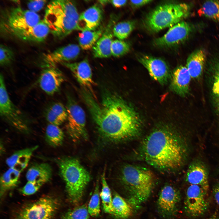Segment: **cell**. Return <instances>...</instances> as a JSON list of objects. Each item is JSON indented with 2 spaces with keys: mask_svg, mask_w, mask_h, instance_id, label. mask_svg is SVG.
<instances>
[{
  "mask_svg": "<svg viewBox=\"0 0 219 219\" xmlns=\"http://www.w3.org/2000/svg\"><path fill=\"white\" fill-rule=\"evenodd\" d=\"M81 93L98 132L105 141L119 142L140 133L143 124L139 115L119 95L106 91L99 103L85 90H82Z\"/></svg>",
  "mask_w": 219,
  "mask_h": 219,
  "instance_id": "obj_1",
  "label": "cell"
},
{
  "mask_svg": "<svg viewBox=\"0 0 219 219\" xmlns=\"http://www.w3.org/2000/svg\"><path fill=\"white\" fill-rule=\"evenodd\" d=\"M142 158L160 170H175L182 168L188 157V143L180 134L170 127L154 130L143 140L140 148Z\"/></svg>",
  "mask_w": 219,
  "mask_h": 219,
  "instance_id": "obj_2",
  "label": "cell"
},
{
  "mask_svg": "<svg viewBox=\"0 0 219 219\" xmlns=\"http://www.w3.org/2000/svg\"><path fill=\"white\" fill-rule=\"evenodd\" d=\"M79 16L74 1L56 0L47 5L43 20L54 36L62 39L75 30H79Z\"/></svg>",
  "mask_w": 219,
  "mask_h": 219,
  "instance_id": "obj_3",
  "label": "cell"
},
{
  "mask_svg": "<svg viewBox=\"0 0 219 219\" xmlns=\"http://www.w3.org/2000/svg\"><path fill=\"white\" fill-rule=\"evenodd\" d=\"M120 181L129 194L128 201L139 206L148 200L155 184V177L149 169L141 166L127 164L121 169Z\"/></svg>",
  "mask_w": 219,
  "mask_h": 219,
  "instance_id": "obj_4",
  "label": "cell"
},
{
  "mask_svg": "<svg viewBox=\"0 0 219 219\" xmlns=\"http://www.w3.org/2000/svg\"><path fill=\"white\" fill-rule=\"evenodd\" d=\"M57 163L69 199L73 203H78L90 180V174L75 158H61L57 160Z\"/></svg>",
  "mask_w": 219,
  "mask_h": 219,
  "instance_id": "obj_5",
  "label": "cell"
},
{
  "mask_svg": "<svg viewBox=\"0 0 219 219\" xmlns=\"http://www.w3.org/2000/svg\"><path fill=\"white\" fill-rule=\"evenodd\" d=\"M189 12L190 7L186 3L164 4L155 8L146 16L144 25L149 32L157 33L182 21Z\"/></svg>",
  "mask_w": 219,
  "mask_h": 219,
  "instance_id": "obj_6",
  "label": "cell"
},
{
  "mask_svg": "<svg viewBox=\"0 0 219 219\" xmlns=\"http://www.w3.org/2000/svg\"><path fill=\"white\" fill-rule=\"evenodd\" d=\"M2 18L1 27L2 31L12 35L35 26L41 21L36 13L19 7L11 8L3 12Z\"/></svg>",
  "mask_w": 219,
  "mask_h": 219,
  "instance_id": "obj_7",
  "label": "cell"
},
{
  "mask_svg": "<svg viewBox=\"0 0 219 219\" xmlns=\"http://www.w3.org/2000/svg\"><path fill=\"white\" fill-rule=\"evenodd\" d=\"M0 113L2 118L15 129L23 133L30 129L24 114L12 102L6 89L4 77L0 76Z\"/></svg>",
  "mask_w": 219,
  "mask_h": 219,
  "instance_id": "obj_8",
  "label": "cell"
},
{
  "mask_svg": "<svg viewBox=\"0 0 219 219\" xmlns=\"http://www.w3.org/2000/svg\"><path fill=\"white\" fill-rule=\"evenodd\" d=\"M58 205L56 198L50 196L41 197L22 208L14 219H52Z\"/></svg>",
  "mask_w": 219,
  "mask_h": 219,
  "instance_id": "obj_9",
  "label": "cell"
},
{
  "mask_svg": "<svg viewBox=\"0 0 219 219\" xmlns=\"http://www.w3.org/2000/svg\"><path fill=\"white\" fill-rule=\"evenodd\" d=\"M66 129L74 141L88 139L86 128V116L82 108L70 96L67 97Z\"/></svg>",
  "mask_w": 219,
  "mask_h": 219,
  "instance_id": "obj_10",
  "label": "cell"
},
{
  "mask_svg": "<svg viewBox=\"0 0 219 219\" xmlns=\"http://www.w3.org/2000/svg\"><path fill=\"white\" fill-rule=\"evenodd\" d=\"M207 191L198 185H190L189 186L184 202L185 210L188 215L197 217L206 212L209 206Z\"/></svg>",
  "mask_w": 219,
  "mask_h": 219,
  "instance_id": "obj_11",
  "label": "cell"
},
{
  "mask_svg": "<svg viewBox=\"0 0 219 219\" xmlns=\"http://www.w3.org/2000/svg\"><path fill=\"white\" fill-rule=\"evenodd\" d=\"M193 30L191 24L182 21L170 27L163 36L155 39L154 44L160 47H168L176 46L186 39Z\"/></svg>",
  "mask_w": 219,
  "mask_h": 219,
  "instance_id": "obj_12",
  "label": "cell"
},
{
  "mask_svg": "<svg viewBox=\"0 0 219 219\" xmlns=\"http://www.w3.org/2000/svg\"><path fill=\"white\" fill-rule=\"evenodd\" d=\"M138 61L147 70L151 77L160 84H166L171 78L169 68L162 59L144 54H139Z\"/></svg>",
  "mask_w": 219,
  "mask_h": 219,
  "instance_id": "obj_13",
  "label": "cell"
},
{
  "mask_svg": "<svg viewBox=\"0 0 219 219\" xmlns=\"http://www.w3.org/2000/svg\"><path fill=\"white\" fill-rule=\"evenodd\" d=\"M38 83L40 88L47 94L52 96L59 90L64 80V76L56 66L43 67Z\"/></svg>",
  "mask_w": 219,
  "mask_h": 219,
  "instance_id": "obj_14",
  "label": "cell"
},
{
  "mask_svg": "<svg viewBox=\"0 0 219 219\" xmlns=\"http://www.w3.org/2000/svg\"><path fill=\"white\" fill-rule=\"evenodd\" d=\"M68 69L84 89L95 98L93 89L94 82L92 78V70L87 59L77 62H64L61 64Z\"/></svg>",
  "mask_w": 219,
  "mask_h": 219,
  "instance_id": "obj_15",
  "label": "cell"
},
{
  "mask_svg": "<svg viewBox=\"0 0 219 219\" xmlns=\"http://www.w3.org/2000/svg\"><path fill=\"white\" fill-rule=\"evenodd\" d=\"M80 52V47L76 44H69L60 47L43 56V68L56 66L58 64L69 62L77 59Z\"/></svg>",
  "mask_w": 219,
  "mask_h": 219,
  "instance_id": "obj_16",
  "label": "cell"
},
{
  "mask_svg": "<svg viewBox=\"0 0 219 219\" xmlns=\"http://www.w3.org/2000/svg\"><path fill=\"white\" fill-rule=\"evenodd\" d=\"M209 175V170L206 164L200 158H195L188 166L185 179L190 185L200 186L208 191Z\"/></svg>",
  "mask_w": 219,
  "mask_h": 219,
  "instance_id": "obj_17",
  "label": "cell"
},
{
  "mask_svg": "<svg viewBox=\"0 0 219 219\" xmlns=\"http://www.w3.org/2000/svg\"><path fill=\"white\" fill-rule=\"evenodd\" d=\"M117 19V17L115 15H112L110 16L102 36L92 48L95 57L106 58L112 55L111 47L114 36L113 29Z\"/></svg>",
  "mask_w": 219,
  "mask_h": 219,
  "instance_id": "obj_18",
  "label": "cell"
},
{
  "mask_svg": "<svg viewBox=\"0 0 219 219\" xmlns=\"http://www.w3.org/2000/svg\"><path fill=\"white\" fill-rule=\"evenodd\" d=\"M180 197L177 189L170 185H165L159 195L157 202L158 208L163 214L170 215L175 212Z\"/></svg>",
  "mask_w": 219,
  "mask_h": 219,
  "instance_id": "obj_19",
  "label": "cell"
},
{
  "mask_svg": "<svg viewBox=\"0 0 219 219\" xmlns=\"http://www.w3.org/2000/svg\"><path fill=\"white\" fill-rule=\"evenodd\" d=\"M103 15V10L100 4H96L89 7L79 15V30L97 29L102 22Z\"/></svg>",
  "mask_w": 219,
  "mask_h": 219,
  "instance_id": "obj_20",
  "label": "cell"
},
{
  "mask_svg": "<svg viewBox=\"0 0 219 219\" xmlns=\"http://www.w3.org/2000/svg\"><path fill=\"white\" fill-rule=\"evenodd\" d=\"M191 78L186 67L183 65L178 66L171 74V89L181 96H186L189 92Z\"/></svg>",
  "mask_w": 219,
  "mask_h": 219,
  "instance_id": "obj_21",
  "label": "cell"
},
{
  "mask_svg": "<svg viewBox=\"0 0 219 219\" xmlns=\"http://www.w3.org/2000/svg\"><path fill=\"white\" fill-rule=\"evenodd\" d=\"M50 32L47 24L43 20H41L35 26L17 32L13 35L25 41L40 42L45 39Z\"/></svg>",
  "mask_w": 219,
  "mask_h": 219,
  "instance_id": "obj_22",
  "label": "cell"
},
{
  "mask_svg": "<svg viewBox=\"0 0 219 219\" xmlns=\"http://www.w3.org/2000/svg\"><path fill=\"white\" fill-rule=\"evenodd\" d=\"M38 148V146H35L15 151L7 158L6 164L9 168L22 172L27 166L32 155Z\"/></svg>",
  "mask_w": 219,
  "mask_h": 219,
  "instance_id": "obj_23",
  "label": "cell"
},
{
  "mask_svg": "<svg viewBox=\"0 0 219 219\" xmlns=\"http://www.w3.org/2000/svg\"><path fill=\"white\" fill-rule=\"evenodd\" d=\"M206 59V54L201 49L193 52L187 58L186 67L192 78H197L201 75Z\"/></svg>",
  "mask_w": 219,
  "mask_h": 219,
  "instance_id": "obj_24",
  "label": "cell"
},
{
  "mask_svg": "<svg viewBox=\"0 0 219 219\" xmlns=\"http://www.w3.org/2000/svg\"><path fill=\"white\" fill-rule=\"evenodd\" d=\"M50 165L47 163L34 165L29 169L26 175L27 181L38 182L43 185L49 181L52 176Z\"/></svg>",
  "mask_w": 219,
  "mask_h": 219,
  "instance_id": "obj_25",
  "label": "cell"
},
{
  "mask_svg": "<svg viewBox=\"0 0 219 219\" xmlns=\"http://www.w3.org/2000/svg\"><path fill=\"white\" fill-rule=\"evenodd\" d=\"M44 116L49 123L59 126L67 119L66 108L60 102L53 103L46 108Z\"/></svg>",
  "mask_w": 219,
  "mask_h": 219,
  "instance_id": "obj_26",
  "label": "cell"
},
{
  "mask_svg": "<svg viewBox=\"0 0 219 219\" xmlns=\"http://www.w3.org/2000/svg\"><path fill=\"white\" fill-rule=\"evenodd\" d=\"M114 215L121 219L131 216L133 210L132 205L117 193H115L112 200Z\"/></svg>",
  "mask_w": 219,
  "mask_h": 219,
  "instance_id": "obj_27",
  "label": "cell"
},
{
  "mask_svg": "<svg viewBox=\"0 0 219 219\" xmlns=\"http://www.w3.org/2000/svg\"><path fill=\"white\" fill-rule=\"evenodd\" d=\"M21 172L12 168H9L1 176L0 179V197L7 191L17 185Z\"/></svg>",
  "mask_w": 219,
  "mask_h": 219,
  "instance_id": "obj_28",
  "label": "cell"
},
{
  "mask_svg": "<svg viewBox=\"0 0 219 219\" xmlns=\"http://www.w3.org/2000/svg\"><path fill=\"white\" fill-rule=\"evenodd\" d=\"M105 28L101 27L95 30H83L79 33V47L85 50L92 48L102 36Z\"/></svg>",
  "mask_w": 219,
  "mask_h": 219,
  "instance_id": "obj_29",
  "label": "cell"
},
{
  "mask_svg": "<svg viewBox=\"0 0 219 219\" xmlns=\"http://www.w3.org/2000/svg\"><path fill=\"white\" fill-rule=\"evenodd\" d=\"M105 170V169L101 177L102 188L100 193V196L104 211L106 213L114 215L113 198L110 189L106 180Z\"/></svg>",
  "mask_w": 219,
  "mask_h": 219,
  "instance_id": "obj_30",
  "label": "cell"
},
{
  "mask_svg": "<svg viewBox=\"0 0 219 219\" xmlns=\"http://www.w3.org/2000/svg\"><path fill=\"white\" fill-rule=\"evenodd\" d=\"M45 137L46 141L50 145L57 147L62 144L64 134L59 126L49 123L46 129Z\"/></svg>",
  "mask_w": 219,
  "mask_h": 219,
  "instance_id": "obj_31",
  "label": "cell"
},
{
  "mask_svg": "<svg viewBox=\"0 0 219 219\" xmlns=\"http://www.w3.org/2000/svg\"><path fill=\"white\" fill-rule=\"evenodd\" d=\"M198 15L219 23V1L205 2L197 11Z\"/></svg>",
  "mask_w": 219,
  "mask_h": 219,
  "instance_id": "obj_32",
  "label": "cell"
},
{
  "mask_svg": "<svg viewBox=\"0 0 219 219\" xmlns=\"http://www.w3.org/2000/svg\"><path fill=\"white\" fill-rule=\"evenodd\" d=\"M136 22L134 20H127L116 23L113 29L114 36L118 39L123 40L127 38L134 30Z\"/></svg>",
  "mask_w": 219,
  "mask_h": 219,
  "instance_id": "obj_33",
  "label": "cell"
},
{
  "mask_svg": "<svg viewBox=\"0 0 219 219\" xmlns=\"http://www.w3.org/2000/svg\"><path fill=\"white\" fill-rule=\"evenodd\" d=\"M99 181H97L93 193L90 199L88 209L89 214L92 217L99 216L100 213V199Z\"/></svg>",
  "mask_w": 219,
  "mask_h": 219,
  "instance_id": "obj_34",
  "label": "cell"
},
{
  "mask_svg": "<svg viewBox=\"0 0 219 219\" xmlns=\"http://www.w3.org/2000/svg\"><path fill=\"white\" fill-rule=\"evenodd\" d=\"M213 68L214 79L212 86V92L214 98L217 110L219 112V57L215 60Z\"/></svg>",
  "mask_w": 219,
  "mask_h": 219,
  "instance_id": "obj_35",
  "label": "cell"
},
{
  "mask_svg": "<svg viewBox=\"0 0 219 219\" xmlns=\"http://www.w3.org/2000/svg\"><path fill=\"white\" fill-rule=\"evenodd\" d=\"M130 49V44L127 42L119 39L113 40L111 51V55L114 57H120L127 53Z\"/></svg>",
  "mask_w": 219,
  "mask_h": 219,
  "instance_id": "obj_36",
  "label": "cell"
},
{
  "mask_svg": "<svg viewBox=\"0 0 219 219\" xmlns=\"http://www.w3.org/2000/svg\"><path fill=\"white\" fill-rule=\"evenodd\" d=\"M89 215L88 207L84 204L67 212L62 219H89Z\"/></svg>",
  "mask_w": 219,
  "mask_h": 219,
  "instance_id": "obj_37",
  "label": "cell"
},
{
  "mask_svg": "<svg viewBox=\"0 0 219 219\" xmlns=\"http://www.w3.org/2000/svg\"><path fill=\"white\" fill-rule=\"evenodd\" d=\"M0 64L5 67L9 65L13 61L14 55L12 50L7 46L1 44L0 47Z\"/></svg>",
  "mask_w": 219,
  "mask_h": 219,
  "instance_id": "obj_38",
  "label": "cell"
},
{
  "mask_svg": "<svg viewBox=\"0 0 219 219\" xmlns=\"http://www.w3.org/2000/svg\"><path fill=\"white\" fill-rule=\"evenodd\" d=\"M43 185L38 182L27 181L21 189V192L25 195H32L36 193Z\"/></svg>",
  "mask_w": 219,
  "mask_h": 219,
  "instance_id": "obj_39",
  "label": "cell"
},
{
  "mask_svg": "<svg viewBox=\"0 0 219 219\" xmlns=\"http://www.w3.org/2000/svg\"><path fill=\"white\" fill-rule=\"evenodd\" d=\"M46 0H36L29 1L27 4L29 10L36 12L40 10L46 3Z\"/></svg>",
  "mask_w": 219,
  "mask_h": 219,
  "instance_id": "obj_40",
  "label": "cell"
},
{
  "mask_svg": "<svg viewBox=\"0 0 219 219\" xmlns=\"http://www.w3.org/2000/svg\"><path fill=\"white\" fill-rule=\"evenodd\" d=\"M152 0H130V3L131 6L134 8H138L150 3Z\"/></svg>",
  "mask_w": 219,
  "mask_h": 219,
  "instance_id": "obj_41",
  "label": "cell"
},
{
  "mask_svg": "<svg viewBox=\"0 0 219 219\" xmlns=\"http://www.w3.org/2000/svg\"><path fill=\"white\" fill-rule=\"evenodd\" d=\"M212 189L214 199L217 204L219 205V180L214 184Z\"/></svg>",
  "mask_w": 219,
  "mask_h": 219,
  "instance_id": "obj_42",
  "label": "cell"
},
{
  "mask_svg": "<svg viewBox=\"0 0 219 219\" xmlns=\"http://www.w3.org/2000/svg\"><path fill=\"white\" fill-rule=\"evenodd\" d=\"M127 0H113L109 1L110 3L114 7L119 8L124 5L127 3Z\"/></svg>",
  "mask_w": 219,
  "mask_h": 219,
  "instance_id": "obj_43",
  "label": "cell"
},
{
  "mask_svg": "<svg viewBox=\"0 0 219 219\" xmlns=\"http://www.w3.org/2000/svg\"><path fill=\"white\" fill-rule=\"evenodd\" d=\"M99 2L100 5H104L109 2V0H99Z\"/></svg>",
  "mask_w": 219,
  "mask_h": 219,
  "instance_id": "obj_44",
  "label": "cell"
},
{
  "mask_svg": "<svg viewBox=\"0 0 219 219\" xmlns=\"http://www.w3.org/2000/svg\"><path fill=\"white\" fill-rule=\"evenodd\" d=\"M209 219H219V217L216 213H215Z\"/></svg>",
  "mask_w": 219,
  "mask_h": 219,
  "instance_id": "obj_45",
  "label": "cell"
}]
</instances>
